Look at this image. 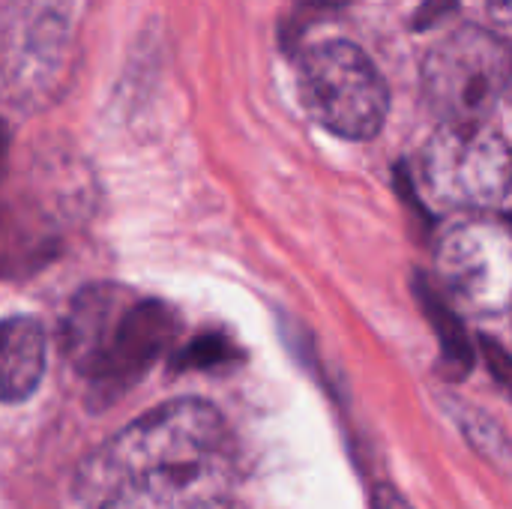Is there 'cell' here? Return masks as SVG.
<instances>
[{"label": "cell", "instance_id": "obj_1", "mask_svg": "<svg viewBox=\"0 0 512 509\" xmlns=\"http://www.w3.org/2000/svg\"><path fill=\"white\" fill-rule=\"evenodd\" d=\"M237 453L222 414L201 399L168 402L99 444L75 474L93 509H231Z\"/></svg>", "mask_w": 512, "mask_h": 509}, {"label": "cell", "instance_id": "obj_2", "mask_svg": "<svg viewBox=\"0 0 512 509\" xmlns=\"http://www.w3.org/2000/svg\"><path fill=\"white\" fill-rule=\"evenodd\" d=\"M420 81L441 123H486L510 90L512 45L480 24H462L429 48Z\"/></svg>", "mask_w": 512, "mask_h": 509}, {"label": "cell", "instance_id": "obj_3", "mask_svg": "<svg viewBox=\"0 0 512 509\" xmlns=\"http://www.w3.org/2000/svg\"><path fill=\"white\" fill-rule=\"evenodd\" d=\"M297 84L306 111L339 138H375L387 120V81L366 51L348 39H327L303 51Z\"/></svg>", "mask_w": 512, "mask_h": 509}, {"label": "cell", "instance_id": "obj_4", "mask_svg": "<svg viewBox=\"0 0 512 509\" xmlns=\"http://www.w3.org/2000/svg\"><path fill=\"white\" fill-rule=\"evenodd\" d=\"M420 177L444 207L495 210L512 195V150L489 123H441L423 150Z\"/></svg>", "mask_w": 512, "mask_h": 509}, {"label": "cell", "instance_id": "obj_5", "mask_svg": "<svg viewBox=\"0 0 512 509\" xmlns=\"http://www.w3.org/2000/svg\"><path fill=\"white\" fill-rule=\"evenodd\" d=\"M444 291L471 315L512 309V231L492 219H471L444 234L435 252Z\"/></svg>", "mask_w": 512, "mask_h": 509}, {"label": "cell", "instance_id": "obj_6", "mask_svg": "<svg viewBox=\"0 0 512 509\" xmlns=\"http://www.w3.org/2000/svg\"><path fill=\"white\" fill-rule=\"evenodd\" d=\"M66 36V15H57L51 3L21 12L15 30L6 39L3 54V75L12 102L30 105L48 99V90L54 87L63 69Z\"/></svg>", "mask_w": 512, "mask_h": 509}, {"label": "cell", "instance_id": "obj_7", "mask_svg": "<svg viewBox=\"0 0 512 509\" xmlns=\"http://www.w3.org/2000/svg\"><path fill=\"white\" fill-rule=\"evenodd\" d=\"M135 303L138 294L114 282L87 285L72 300L63 327V351L87 384H93L105 369Z\"/></svg>", "mask_w": 512, "mask_h": 509}, {"label": "cell", "instance_id": "obj_8", "mask_svg": "<svg viewBox=\"0 0 512 509\" xmlns=\"http://www.w3.org/2000/svg\"><path fill=\"white\" fill-rule=\"evenodd\" d=\"M177 333H180L177 315L162 300L138 297V303L132 306V312L117 336V345H114L105 369L90 384L93 396L99 402H114L117 396L132 390L150 372V366L168 354Z\"/></svg>", "mask_w": 512, "mask_h": 509}, {"label": "cell", "instance_id": "obj_9", "mask_svg": "<svg viewBox=\"0 0 512 509\" xmlns=\"http://www.w3.org/2000/svg\"><path fill=\"white\" fill-rule=\"evenodd\" d=\"M45 375V330L30 315L0 321V405L24 402Z\"/></svg>", "mask_w": 512, "mask_h": 509}, {"label": "cell", "instance_id": "obj_10", "mask_svg": "<svg viewBox=\"0 0 512 509\" xmlns=\"http://www.w3.org/2000/svg\"><path fill=\"white\" fill-rule=\"evenodd\" d=\"M60 246V237L42 213L21 204L0 207V279L24 276L45 267Z\"/></svg>", "mask_w": 512, "mask_h": 509}, {"label": "cell", "instance_id": "obj_11", "mask_svg": "<svg viewBox=\"0 0 512 509\" xmlns=\"http://www.w3.org/2000/svg\"><path fill=\"white\" fill-rule=\"evenodd\" d=\"M453 6H456V0H429V3L417 12L414 27H417V30L432 27V24H435V21H441V15H444V12H450Z\"/></svg>", "mask_w": 512, "mask_h": 509}, {"label": "cell", "instance_id": "obj_12", "mask_svg": "<svg viewBox=\"0 0 512 509\" xmlns=\"http://www.w3.org/2000/svg\"><path fill=\"white\" fill-rule=\"evenodd\" d=\"M375 509H411V504L393 486H378L375 489Z\"/></svg>", "mask_w": 512, "mask_h": 509}, {"label": "cell", "instance_id": "obj_13", "mask_svg": "<svg viewBox=\"0 0 512 509\" xmlns=\"http://www.w3.org/2000/svg\"><path fill=\"white\" fill-rule=\"evenodd\" d=\"M486 6H489V12H492L495 21L512 24V0H486Z\"/></svg>", "mask_w": 512, "mask_h": 509}, {"label": "cell", "instance_id": "obj_14", "mask_svg": "<svg viewBox=\"0 0 512 509\" xmlns=\"http://www.w3.org/2000/svg\"><path fill=\"white\" fill-rule=\"evenodd\" d=\"M303 9H309V12H333V9H342V6H348L351 0H297Z\"/></svg>", "mask_w": 512, "mask_h": 509}, {"label": "cell", "instance_id": "obj_15", "mask_svg": "<svg viewBox=\"0 0 512 509\" xmlns=\"http://www.w3.org/2000/svg\"><path fill=\"white\" fill-rule=\"evenodd\" d=\"M489 357H495V369H498V375L510 384V390H512V360L504 354V351H489Z\"/></svg>", "mask_w": 512, "mask_h": 509}, {"label": "cell", "instance_id": "obj_16", "mask_svg": "<svg viewBox=\"0 0 512 509\" xmlns=\"http://www.w3.org/2000/svg\"><path fill=\"white\" fill-rule=\"evenodd\" d=\"M6 165H9V129L6 123L0 120V180L6 174Z\"/></svg>", "mask_w": 512, "mask_h": 509}]
</instances>
